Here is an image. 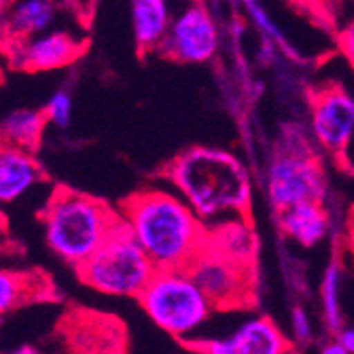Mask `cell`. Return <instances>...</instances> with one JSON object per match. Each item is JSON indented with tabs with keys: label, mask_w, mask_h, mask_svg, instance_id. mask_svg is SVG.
Listing matches in <instances>:
<instances>
[{
	"label": "cell",
	"mask_w": 354,
	"mask_h": 354,
	"mask_svg": "<svg viewBox=\"0 0 354 354\" xmlns=\"http://www.w3.org/2000/svg\"><path fill=\"white\" fill-rule=\"evenodd\" d=\"M5 354H45L43 350H39V348H35V346H17V348H13V350H9V352H5Z\"/></svg>",
	"instance_id": "cell-27"
},
{
	"label": "cell",
	"mask_w": 354,
	"mask_h": 354,
	"mask_svg": "<svg viewBox=\"0 0 354 354\" xmlns=\"http://www.w3.org/2000/svg\"><path fill=\"white\" fill-rule=\"evenodd\" d=\"M49 280L37 272L0 268V318L13 310L49 297Z\"/></svg>",
	"instance_id": "cell-17"
},
{
	"label": "cell",
	"mask_w": 354,
	"mask_h": 354,
	"mask_svg": "<svg viewBox=\"0 0 354 354\" xmlns=\"http://www.w3.org/2000/svg\"><path fill=\"white\" fill-rule=\"evenodd\" d=\"M337 342L350 352L354 354V327H342L337 331Z\"/></svg>",
	"instance_id": "cell-25"
},
{
	"label": "cell",
	"mask_w": 354,
	"mask_h": 354,
	"mask_svg": "<svg viewBox=\"0 0 354 354\" xmlns=\"http://www.w3.org/2000/svg\"><path fill=\"white\" fill-rule=\"evenodd\" d=\"M132 30L140 53L159 51L170 28L168 0H132Z\"/></svg>",
	"instance_id": "cell-15"
},
{
	"label": "cell",
	"mask_w": 354,
	"mask_h": 354,
	"mask_svg": "<svg viewBox=\"0 0 354 354\" xmlns=\"http://www.w3.org/2000/svg\"><path fill=\"white\" fill-rule=\"evenodd\" d=\"M55 21V0H15L5 13L3 26L11 41L39 37Z\"/></svg>",
	"instance_id": "cell-16"
},
{
	"label": "cell",
	"mask_w": 354,
	"mask_h": 354,
	"mask_svg": "<svg viewBox=\"0 0 354 354\" xmlns=\"http://www.w3.org/2000/svg\"><path fill=\"white\" fill-rule=\"evenodd\" d=\"M240 3H242V7L248 11V15H250L252 21L257 24V28H259L266 37H270V39H274V41L286 45V41H284V37H282V32L276 28V24L272 21V17L259 7V3H257V0H240Z\"/></svg>",
	"instance_id": "cell-21"
},
{
	"label": "cell",
	"mask_w": 354,
	"mask_h": 354,
	"mask_svg": "<svg viewBox=\"0 0 354 354\" xmlns=\"http://www.w3.org/2000/svg\"><path fill=\"white\" fill-rule=\"evenodd\" d=\"M79 278L93 291L111 297H140L157 268L127 232L125 223L95 250L89 259L77 268Z\"/></svg>",
	"instance_id": "cell-5"
},
{
	"label": "cell",
	"mask_w": 354,
	"mask_h": 354,
	"mask_svg": "<svg viewBox=\"0 0 354 354\" xmlns=\"http://www.w3.org/2000/svg\"><path fill=\"white\" fill-rule=\"evenodd\" d=\"M119 214L157 270H187L206 246V223L180 196L166 189L134 193Z\"/></svg>",
	"instance_id": "cell-1"
},
{
	"label": "cell",
	"mask_w": 354,
	"mask_h": 354,
	"mask_svg": "<svg viewBox=\"0 0 354 354\" xmlns=\"http://www.w3.org/2000/svg\"><path fill=\"white\" fill-rule=\"evenodd\" d=\"M206 246L246 268H252L257 259V238L248 216L225 218L216 227H210Z\"/></svg>",
	"instance_id": "cell-14"
},
{
	"label": "cell",
	"mask_w": 354,
	"mask_h": 354,
	"mask_svg": "<svg viewBox=\"0 0 354 354\" xmlns=\"http://www.w3.org/2000/svg\"><path fill=\"white\" fill-rule=\"evenodd\" d=\"M200 354H288L291 344L268 316H250L236 329L214 337H191L185 342Z\"/></svg>",
	"instance_id": "cell-10"
},
{
	"label": "cell",
	"mask_w": 354,
	"mask_h": 354,
	"mask_svg": "<svg viewBox=\"0 0 354 354\" xmlns=\"http://www.w3.org/2000/svg\"><path fill=\"white\" fill-rule=\"evenodd\" d=\"M187 272L218 310L246 308L254 299V270L227 259L208 246L187 266Z\"/></svg>",
	"instance_id": "cell-8"
},
{
	"label": "cell",
	"mask_w": 354,
	"mask_h": 354,
	"mask_svg": "<svg viewBox=\"0 0 354 354\" xmlns=\"http://www.w3.org/2000/svg\"><path fill=\"white\" fill-rule=\"evenodd\" d=\"M9 47H11V39L7 35L3 21H0V71L9 66Z\"/></svg>",
	"instance_id": "cell-24"
},
{
	"label": "cell",
	"mask_w": 354,
	"mask_h": 354,
	"mask_svg": "<svg viewBox=\"0 0 354 354\" xmlns=\"http://www.w3.org/2000/svg\"><path fill=\"white\" fill-rule=\"evenodd\" d=\"M45 117L47 123L55 125V127H68L71 125V117H73V98L68 91H55L47 106H45Z\"/></svg>",
	"instance_id": "cell-20"
},
{
	"label": "cell",
	"mask_w": 354,
	"mask_h": 354,
	"mask_svg": "<svg viewBox=\"0 0 354 354\" xmlns=\"http://www.w3.org/2000/svg\"><path fill=\"white\" fill-rule=\"evenodd\" d=\"M337 51L350 64V68H354V19L348 21L339 30V35H337Z\"/></svg>",
	"instance_id": "cell-23"
},
{
	"label": "cell",
	"mask_w": 354,
	"mask_h": 354,
	"mask_svg": "<svg viewBox=\"0 0 354 354\" xmlns=\"http://www.w3.org/2000/svg\"><path fill=\"white\" fill-rule=\"evenodd\" d=\"M47 117L43 111L19 109L9 113L0 121V142L19 147L26 151H35L41 145Z\"/></svg>",
	"instance_id": "cell-18"
},
{
	"label": "cell",
	"mask_w": 354,
	"mask_h": 354,
	"mask_svg": "<svg viewBox=\"0 0 354 354\" xmlns=\"http://www.w3.org/2000/svg\"><path fill=\"white\" fill-rule=\"evenodd\" d=\"M151 323L176 339H191L214 310L187 270H157L138 297Z\"/></svg>",
	"instance_id": "cell-4"
},
{
	"label": "cell",
	"mask_w": 354,
	"mask_h": 354,
	"mask_svg": "<svg viewBox=\"0 0 354 354\" xmlns=\"http://www.w3.org/2000/svg\"><path fill=\"white\" fill-rule=\"evenodd\" d=\"M291 329H293V335H295L297 342H310V337H312V320H310L308 312L301 306L293 308V312H291Z\"/></svg>",
	"instance_id": "cell-22"
},
{
	"label": "cell",
	"mask_w": 354,
	"mask_h": 354,
	"mask_svg": "<svg viewBox=\"0 0 354 354\" xmlns=\"http://www.w3.org/2000/svg\"><path fill=\"white\" fill-rule=\"evenodd\" d=\"M310 130L316 145L335 162H344L354 136V98L339 83L310 89Z\"/></svg>",
	"instance_id": "cell-7"
},
{
	"label": "cell",
	"mask_w": 354,
	"mask_h": 354,
	"mask_svg": "<svg viewBox=\"0 0 354 354\" xmlns=\"http://www.w3.org/2000/svg\"><path fill=\"white\" fill-rule=\"evenodd\" d=\"M320 354H350L339 342H329L323 346V350H320Z\"/></svg>",
	"instance_id": "cell-26"
},
{
	"label": "cell",
	"mask_w": 354,
	"mask_h": 354,
	"mask_svg": "<svg viewBox=\"0 0 354 354\" xmlns=\"http://www.w3.org/2000/svg\"><path fill=\"white\" fill-rule=\"evenodd\" d=\"M266 189L276 210L310 200L325 202L327 176L318 153L276 149L268 166Z\"/></svg>",
	"instance_id": "cell-6"
},
{
	"label": "cell",
	"mask_w": 354,
	"mask_h": 354,
	"mask_svg": "<svg viewBox=\"0 0 354 354\" xmlns=\"http://www.w3.org/2000/svg\"><path fill=\"white\" fill-rule=\"evenodd\" d=\"M339 288H342V268L333 259L320 280V304H323V318L329 331L337 333L342 325V306H339Z\"/></svg>",
	"instance_id": "cell-19"
},
{
	"label": "cell",
	"mask_w": 354,
	"mask_h": 354,
	"mask_svg": "<svg viewBox=\"0 0 354 354\" xmlns=\"http://www.w3.org/2000/svg\"><path fill=\"white\" fill-rule=\"evenodd\" d=\"M159 51L180 64L210 62L218 51V28L208 7L200 0H191L176 17H172Z\"/></svg>",
	"instance_id": "cell-9"
},
{
	"label": "cell",
	"mask_w": 354,
	"mask_h": 354,
	"mask_svg": "<svg viewBox=\"0 0 354 354\" xmlns=\"http://www.w3.org/2000/svg\"><path fill=\"white\" fill-rule=\"evenodd\" d=\"M41 221L49 248L77 270L113 236L121 225V214L87 193L57 187L41 212Z\"/></svg>",
	"instance_id": "cell-3"
},
{
	"label": "cell",
	"mask_w": 354,
	"mask_h": 354,
	"mask_svg": "<svg viewBox=\"0 0 354 354\" xmlns=\"http://www.w3.org/2000/svg\"><path fill=\"white\" fill-rule=\"evenodd\" d=\"M329 212L325 202L310 200L278 210V227L284 238L310 248L320 244L329 234Z\"/></svg>",
	"instance_id": "cell-13"
},
{
	"label": "cell",
	"mask_w": 354,
	"mask_h": 354,
	"mask_svg": "<svg viewBox=\"0 0 354 354\" xmlns=\"http://www.w3.org/2000/svg\"><path fill=\"white\" fill-rule=\"evenodd\" d=\"M13 3H15V0H0V15H5Z\"/></svg>",
	"instance_id": "cell-28"
},
{
	"label": "cell",
	"mask_w": 354,
	"mask_h": 354,
	"mask_svg": "<svg viewBox=\"0 0 354 354\" xmlns=\"http://www.w3.org/2000/svg\"><path fill=\"white\" fill-rule=\"evenodd\" d=\"M189 3H191V0H189Z\"/></svg>",
	"instance_id": "cell-29"
},
{
	"label": "cell",
	"mask_w": 354,
	"mask_h": 354,
	"mask_svg": "<svg viewBox=\"0 0 354 354\" xmlns=\"http://www.w3.org/2000/svg\"><path fill=\"white\" fill-rule=\"evenodd\" d=\"M204 223L248 216L252 187L242 159L216 147H191L164 170Z\"/></svg>",
	"instance_id": "cell-2"
},
{
	"label": "cell",
	"mask_w": 354,
	"mask_h": 354,
	"mask_svg": "<svg viewBox=\"0 0 354 354\" xmlns=\"http://www.w3.org/2000/svg\"><path fill=\"white\" fill-rule=\"evenodd\" d=\"M83 53V43L66 30L43 32L26 41H11L9 66L30 73L57 71Z\"/></svg>",
	"instance_id": "cell-11"
},
{
	"label": "cell",
	"mask_w": 354,
	"mask_h": 354,
	"mask_svg": "<svg viewBox=\"0 0 354 354\" xmlns=\"http://www.w3.org/2000/svg\"><path fill=\"white\" fill-rule=\"evenodd\" d=\"M43 180V168L32 151L0 142V204L21 200Z\"/></svg>",
	"instance_id": "cell-12"
}]
</instances>
